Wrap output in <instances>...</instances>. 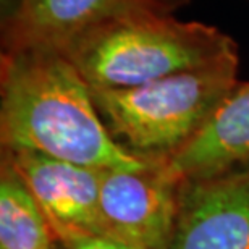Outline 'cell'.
<instances>
[{
  "label": "cell",
  "mask_w": 249,
  "mask_h": 249,
  "mask_svg": "<svg viewBox=\"0 0 249 249\" xmlns=\"http://www.w3.org/2000/svg\"><path fill=\"white\" fill-rule=\"evenodd\" d=\"M165 165L180 180L249 167V83L238 81L202 131Z\"/></svg>",
  "instance_id": "8"
},
{
  "label": "cell",
  "mask_w": 249,
  "mask_h": 249,
  "mask_svg": "<svg viewBox=\"0 0 249 249\" xmlns=\"http://www.w3.org/2000/svg\"><path fill=\"white\" fill-rule=\"evenodd\" d=\"M180 186L165 162L141 170H104L101 215L107 238L134 249H168Z\"/></svg>",
  "instance_id": "4"
},
{
  "label": "cell",
  "mask_w": 249,
  "mask_h": 249,
  "mask_svg": "<svg viewBox=\"0 0 249 249\" xmlns=\"http://www.w3.org/2000/svg\"><path fill=\"white\" fill-rule=\"evenodd\" d=\"M42 207L7 157L0 160V249H58Z\"/></svg>",
  "instance_id": "9"
},
{
  "label": "cell",
  "mask_w": 249,
  "mask_h": 249,
  "mask_svg": "<svg viewBox=\"0 0 249 249\" xmlns=\"http://www.w3.org/2000/svg\"><path fill=\"white\" fill-rule=\"evenodd\" d=\"M92 89H124L238 55L236 44L217 28L181 21L165 12L113 18L63 49Z\"/></svg>",
  "instance_id": "2"
},
{
  "label": "cell",
  "mask_w": 249,
  "mask_h": 249,
  "mask_svg": "<svg viewBox=\"0 0 249 249\" xmlns=\"http://www.w3.org/2000/svg\"><path fill=\"white\" fill-rule=\"evenodd\" d=\"M42 207L47 220L107 238L101 215L102 168L29 151L2 149Z\"/></svg>",
  "instance_id": "6"
},
{
  "label": "cell",
  "mask_w": 249,
  "mask_h": 249,
  "mask_svg": "<svg viewBox=\"0 0 249 249\" xmlns=\"http://www.w3.org/2000/svg\"><path fill=\"white\" fill-rule=\"evenodd\" d=\"M51 223L52 230L55 233L58 245L63 249H134L118 241L108 240V238L91 235V233L60 225V223Z\"/></svg>",
  "instance_id": "10"
},
{
  "label": "cell",
  "mask_w": 249,
  "mask_h": 249,
  "mask_svg": "<svg viewBox=\"0 0 249 249\" xmlns=\"http://www.w3.org/2000/svg\"><path fill=\"white\" fill-rule=\"evenodd\" d=\"M165 0H15L7 15V51L46 47L62 52L74 39L113 18L165 12Z\"/></svg>",
  "instance_id": "7"
},
{
  "label": "cell",
  "mask_w": 249,
  "mask_h": 249,
  "mask_svg": "<svg viewBox=\"0 0 249 249\" xmlns=\"http://www.w3.org/2000/svg\"><path fill=\"white\" fill-rule=\"evenodd\" d=\"M2 5H3V13L8 15L10 12H12L13 5H15V0H2Z\"/></svg>",
  "instance_id": "11"
},
{
  "label": "cell",
  "mask_w": 249,
  "mask_h": 249,
  "mask_svg": "<svg viewBox=\"0 0 249 249\" xmlns=\"http://www.w3.org/2000/svg\"><path fill=\"white\" fill-rule=\"evenodd\" d=\"M238 55L124 89H92L112 138L129 154L167 162L209 123L238 83Z\"/></svg>",
  "instance_id": "3"
},
{
  "label": "cell",
  "mask_w": 249,
  "mask_h": 249,
  "mask_svg": "<svg viewBox=\"0 0 249 249\" xmlns=\"http://www.w3.org/2000/svg\"><path fill=\"white\" fill-rule=\"evenodd\" d=\"M0 141L8 151L102 170H141L157 163L133 156L112 138L89 84L62 52L46 47L3 52Z\"/></svg>",
  "instance_id": "1"
},
{
  "label": "cell",
  "mask_w": 249,
  "mask_h": 249,
  "mask_svg": "<svg viewBox=\"0 0 249 249\" xmlns=\"http://www.w3.org/2000/svg\"><path fill=\"white\" fill-rule=\"evenodd\" d=\"M168 249H249V167L181 180Z\"/></svg>",
  "instance_id": "5"
}]
</instances>
